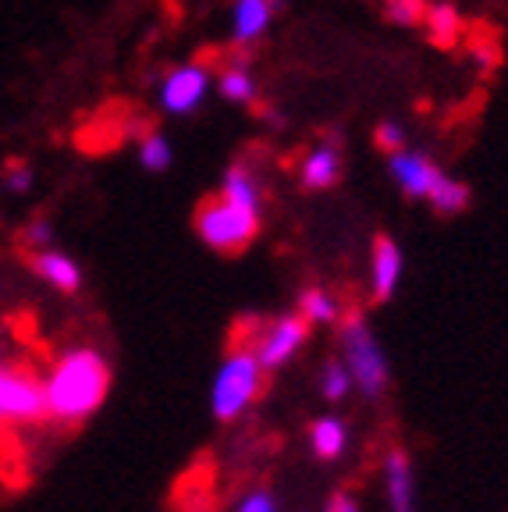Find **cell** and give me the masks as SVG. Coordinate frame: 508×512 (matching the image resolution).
<instances>
[{
    "label": "cell",
    "mask_w": 508,
    "mask_h": 512,
    "mask_svg": "<svg viewBox=\"0 0 508 512\" xmlns=\"http://www.w3.org/2000/svg\"><path fill=\"white\" fill-rule=\"evenodd\" d=\"M29 271L36 274V278H43L47 285H54L57 292H64V296H75L82 288V267L75 264L72 256L61 253V249H36V253H29Z\"/></svg>",
    "instance_id": "cell-12"
},
{
    "label": "cell",
    "mask_w": 508,
    "mask_h": 512,
    "mask_svg": "<svg viewBox=\"0 0 508 512\" xmlns=\"http://www.w3.org/2000/svg\"><path fill=\"white\" fill-rule=\"evenodd\" d=\"M22 242H25L29 253H36V249H50L54 246V224H50L47 217H36V221L25 224Z\"/></svg>",
    "instance_id": "cell-23"
},
{
    "label": "cell",
    "mask_w": 508,
    "mask_h": 512,
    "mask_svg": "<svg viewBox=\"0 0 508 512\" xmlns=\"http://www.w3.org/2000/svg\"><path fill=\"white\" fill-rule=\"evenodd\" d=\"M388 171H391V178L398 182V189H402L409 200H427L430 189L437 185V178L445 175V171L437 168L427 153L409 150V146H405V150H398V153H391Z\"/></svg>",
    "instance_id": "cell-8"
},
{
    "label": "cell",
    "mask_w": 508,
    "mask_h": 512,
    "mask_svg": "<svg viewBox=\"0 0 508 512\" xmlns=\"http://www.w3.org/2000/svg\"><path fill=\"white\" fill-rule=\"evenodd\" d=\"M469 200H473L469 185L459 182V178H448V175L437 178V185L430 189V196H427V203L434 207V214H441V217L462 214V210L469 207Z\"/></svg>",
    "instance_id": "cell-19"
},
{
    "label": "cell",
    "mask_w": 508,
    "mask_h": 512,
    "mask_svg": "<svg viewBox=\"0 0 508 512\" xmlns=\"http://www.w3.org/2000/svg\"><path fill=\"white\" fill-rule=\"evenodd\" d=\"M210 86H214V75L207 64H178L160 82V107L167 114H192L207 100Z\"/></svg>",
    "instance_id": "cell-7"
},
{
    "label": "cell",
    "mask_w": 508,
    "mask_h": 512,
    "mask_svg": "<svg viewBox=\"0 0 508 512\" xmlns=\"http://www.w3.org/2000/svg\"><path fill=\"white\" fill-rule=\"evenodd\" d=\"M310 320L302 317L299 310L292 313H281V317H270V320H256L249 324V338L242 345L256 352V360L263 363V370H278L285 367L288 360H295V352L306 345L310 338Z\"/></svg>",
    "instance_id": "cell-5"
},
{
    "label": "cell",
    "mask_w": 508,
    "mask_h": 512,
    "mask_svg": "<svg viewBox=\"0 0 508 512\" xmlns=\"http://www.w3.org/2000/svg\"><path fill=\"white\" fill-rule=\"evenodd\" d=\"M111 360L96 345H72L54 360L43 377L47 388V420L57 427L86 424L96 409L104 406L111 392Z\"/></svg>",
    "instance_id": "cell-1"
},
{
    "label": "cell",
    "mask_w": 508,
    "mask_h": 512,
    "mask_svg": "<svg viewBox=\"0 0 508 512\" xmlns=\"http://www.w3.org/2000/svg\"><path fill=\"white\" fill-rule=\"evenodd\" d=\"M295 310L310 320V324H338V320L345 317L338 296H334V292H327V288H320V285L302 288V292H299V306H295Z\"/></svg>",
    "instance_id": "cell-18"
},
{
    "label": "cell",
    "mask_w": 508,
    "mask_h": 512,
    "mask_svg": "<svg viewBox=\"0 0 508 512\" xmlns=\"http://www.w3.org/2000/svg\"><path fill=\"white\" fill-rule=\"evenodd\" d=\"M384 488H388L391 512H416V488H413V463L405 448H391L384 456Z\"/></svg>",
    "instance_id": "cell-13"
},
{
    "label": "cell",
    "mask_w": 508,
    "mask_h": 512,
    "mask_svg": "<svg viewBox=\"0 0 508 512\" xmlns=\"http://www.w3.org/2000/svg\"><path fill=\"white\" fill-rule=\"evenodd\" d=\"M47 420V388L29 367H0V427L43 424Z\"/></svg>",
    "instance_id": "cell-6"
},
{
    "label": "cell",
    "mask_w": 508,
    "mask_h": 512,
    "mask_svg": "<svg viewBox=\"0 0 508 512\" xmlns=\"http://www.w3.org/2000/svg\"><path fill=\"white\" fill-rule=\"evenodd\" d=\"M374 143H377V150L391 157V153L405 150V128L398 125V121H381V125L374 128Z\"/></svg>",
    "instance_id": "cell-24"
},
{
    "label": "cell",
    "mask_w": 508,
    "mask_h": 512,
    "mask_svg": "<svg viewBox=\"0 0 508 512\" xmlns=\"http://www.w3.org/2000/svg\"><path fill=\"white\" fill-rule=\"evenodd\" d=\"M281 8H285V0H235L231 4V43L239 50H249L270 29Z\"/></svg>",
    "instance_id": "cell-10"
},
{
    "label": "cell",
    "mask_w": 508,
    "mask_h": 512,
    "mask_svg": "<svg viewBox=\"0 0 508 512\" xmlns=\"http://www.w3.org/2000/svg\"><path fill=\"white\" fill-rule=\"evenodd\" d=\"M324 512H359V502H356V495H352V491H331Z\"/></svg>",
    "instance_id": "cell-27"
},
{
    "label": "cell",
    "mask_w": 508,
    "mask_h": 512,
    "mask_svg": "<svg viewBox=\"0 0 508 512\" xmlns=\"http://www.w3.org/2000/svg\"><path fill=\"white\" fill-rule=\"evenodd\" d=\"M402 264V246L391 235H374V246H370V292H374V303H388L398 292Z\"/></svg>",
    "instance_id": "cell-9"
},
{
    "label": "cell",
    "mask_w": 508,
    "mask_h": 512,
    "mask_svg": "<svg viewBox=\"0 0 508 512\" xmlns=\"http://www.w3.org/2000/svg\"><path fill=\"white\" fill-rule=\"evenodd\" d=\"M214 86L228 104H256V100H260V89H256V79H253V72H249L246 50H239V54L224 64Z\"/></svg>",
    "instance_id": "cell-15"
},
{
    "label": "cell",
    "mask_w": 508,
    "mask_h": 512,
    "mask_svg": "<svg viewBox=\"0 0 508 512\" xmlns=\"http://www.w3.org/2000/svg\"><path fill=\"white\" fill-rule=\"evenodd\" d=\"M338 345H342V363L349 367L356 388L366 399H381L388 392V360H384L377 335L370 328V320L359 310H349L338 320Z\"/></svg>",
    "instance_id": "cell-3"
},
{
    "label": "cell",
    "mask_w": 508,
    "mask_h": 512,
    "mask_svg": "<svg viewBox=\"0 0 508 512\" xmlns=\"http://www.w3.org/2000/svg\"><path fill=\"white\" fill-rule=\"evenodd\" d=\"M423 29H427V40L434 43V47L452 50V47H459L462 32H466V22H462L459 8H452L448 0H430V11H427Z\"/></svg>",
    "instance_id": "cell-16"
},
{
    "label": "cell",
    "mask_w": 508,
    "mask_h": 512,
    "mask_svg": "<svg viewBox=\"0 0 508 512\" xmlns=\"http://www.w3.org/2000/svg\"><path fill=\"white\" fill-rule=\"evenodd\" d=\"M235 512H278V498H274L270 488H253V491H246V498H242L239 505H235Z\"/></svg>",
    "instance_id": "cell-25"
},
{
    "label": "cell",
    "mask_w": 508,
    "mask_h": 512,
    "mask_svg": "<svg viewBox=\"0 0 508 512\" xmlns=\"http://www.w3.org/2000/svg\"><path fill=\"white\" fill-rule=\"evenodd\" d=\"M430 0H384V18L402 29H420L427 22Z\"/></svg>",
    "instance_id": "cell-22"
},
{
    "label": "cell",
    "mask_w": 508,
    "mask_h": 512,
    "mask_svg": "<svg viewBox=\"0 0 508 512\" xmlns=\"http://www.w3.org/2000/svg\"><path fill=\"white\" fill-rule=\"evenodd\" d=\"M352 388H356V381H352L349 367L338 360H327L324 370H320V395H324L327 402H342Z\"/></svg>",
    "instance_id": "cell-21"
},
{
    "label": "cell",
    "mask_w": 508,
    "mask_h": 512,
    "mask_svg": "<svg viewBox=\"0 0 508 512\" xmlns=\"http://www.w3.org/2000/svg\"><path fill=\"white\" fill-rule=\"evenodd\" d=\"M192 224H196L199 239L221 256L246 253L260 235V214L224 200V196H210V200L199 203Z\"/></svg>",
    "instance_id": "cell-4"
},
{
    "label": "cell",
    "mask_w": 508,
    "mask_h": 512,
    "mask_svg": "<svg viewBox=\"0 0 508 512\" xmlns=\"http://www.w3.org/2000/svg\"><path fill=\"white\" fill-rule=\"evenodd\" d=\"M0 367H4V352H0Z\"/></svg>",
    "instance_id": "cell-28"
},
{
    "label": "cell",
    "mask_w": 508,
    "mask_h": 512,
    "mask_svg": "<svg viewBox=\"0 0 508 512\" xmlns=\"http://www.w3.org/2000/svg\"><path fill=\"white\" fill-rule=\"evenodd\" d=\"M267 384V370L256 360V352L249 345L235 342V349L224 356V363L214 374V388H210V409L221 424H235L249 406L263 395Z\"/></svg>",
    "instance_id": "cell-2"
},
{
    "label": "cell",
    "mask_w": 508,
    "mask_h": 512,
    "mask_svg": "<svg viewBox=\"0 0 508 512\" xmlns=\"http://www.w3.org/2000/svg\"><path fill=\"white\" fill-rule=\"evenodd\" d=\"M342 182V143L327 139V143L313 146L299 164V185L306 192H327Z\"/></svg>",
    "instance_id": "cell-11"
},
{
    "label": "cell",
    "mask_w": 508,
    "mask_h": 512,
    "mask_svg": "<svg viewBox=\"0 0 508 512\" xmlns=\"http://www.w3.org/2000/svg\"><path fill=\"white\" fill-rule=\"evenodd\" d=\"M171 160H175V150H171V143H167V136H160L157 128H146V132H139V164H143L146 171H167L171 168Z\"/></svg>",
    "instance_id": "cell-20"
},
{
    "label": "cell",
    "mask_w": 508,
    "mask_h": 512,
    "mask_svg": "<svg viewBox=\"0 0 508 512\" xmlns=\"http://www.w3.org/2000/svg\"><path fill=\"white\" fill-rule=\"evenodd\" d=\"M310 448L317 452V459H324V463L342 459L345 448H349V424H345L342 416H320V420H313Z\"/></svg>",
    "instance_id": "cell-17"
},
{
    "label": "cell",
    "mask_w": 508,
    "mask_h": 512,
    "mask_svg": "<svg viewBox=\"0 0 508 512\" xmlns=\"http://www.w3.org/2000/svg\"><path fill=\"white\" fill-rule=\"evenodd\" d=\"M32 168L29 164H11L8 171H4V189L11 192V196H22V192L32 189Z\"/></svg>",
    "instance_id": "cell-26"
},
{
    "label": "cell",
    "mask_w": 508,
    "mask_h": 512,
    "mask_svg": "<svg viewBox=\"0 0 508 512\" xmlns=\"http://www.w3.org/2000/svg\"><path fill=\"white\" fill-rule=\"evenodd\" d=\"M221 196H224V200H231V203H239V207L253 210V214H260V210H263V182H260V175H256L253 164H246V160H235V164L224 171Z\"/></svg>",
    "instance_id": "cell-14"
}]
</instances>
